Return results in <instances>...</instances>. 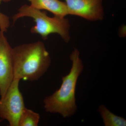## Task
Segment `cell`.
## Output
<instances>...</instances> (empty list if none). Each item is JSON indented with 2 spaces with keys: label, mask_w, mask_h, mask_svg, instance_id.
Instances as JSON below:
<instances>
[{
  "label": "cell",
  "mask_w": 126,
  "mask_h": 126,
  "mask_svg": "<svg viewBox=\"0 0 126 126\" xmlns=\"http://www.w3.org/2000/svg\"><path fill=\"white\" fill-rule=\"evenodd\" d=\"M40 119L39 114L25 108L21 115L19 126H37Z\"/></svg>",
  "instance_id": "9c48e42d"
},
{
  "label": "cell",
  "mask_w": 126,
  "mask_h": 126,
  "mask_svg": "<svg viewBox=\"0 0 126 126\" xmlns=\"http://www.w3.org/2000/svg\"><path fill=\"white\" fill-rule=\"evenodd\" d=\"M25 17L33 19L35 25L31 27V32L39 35L44 40H47L49 35L53 33L59 35L65 43L70 40V23L65 17L56 16L50 17L46 12L35 9L30 5L25 4L12 16L13 24L20 18Z\"/></svg>",
  "instance_id": "3957f363"
},
{
  "label": "cell",
  "mask_w": 126,
  "mask_h": 126,
  "mask_svg": "<svg viewBox=\"0 0 126 126\" xmlns=\"http://www.w3.org/2000/svg\"><path fill=\"white\" fill-rule=\"evenodd\" d=\"M30 5L41 10L47 11L54 16L65 17L69 15L67 6L65 2L59 0H28Z\"/></svg>",
  "instance_id": "52a82bcc"
},
{
  "label": "cell",
  "mask_w": 126,
  "mask_h": 126,
  "mask_svg": "<svg viewBox=\"0 0 126 126\" xmlns=\"http://www.w3.org/2000/svg\"><path fill=\"white\" fill-rule=\"evenodd\" d=\"M14 79L34 81L45 74L51 63L49 53L41 41L12 48Z\"/></svg>",
  "instance_id": "6da1fadb"
},
{
  "label": "cell",
  "mask_w": 126,
  "mask_h": 126,
  "mask_svg": "<svg viewBox=\"0 0 126 126\" xmlns=\"http://www.w3.org/2000/svg\"><path fill=\"white\" fill-rule=\"evenodd\" d=\"M11 0H0V3L2 2H8Z\"/></svg>",
  "instance_id": "8fae6325"
},
{
  "label": "cell",
  "mask_w": 126,
  "mask_h": 126,
  "mask_svg": "<svg viewBox=\"0 0 126 126\" xmlns=\"http://www.w3.org/2000/svg\"><path fill=\"white\" fill-rule=\"evenodd\" d=\"M10 26V18L8 16L0 12V31L4 33L7 32Z\"/></svg>",
  "instance_id": "30bf717a"
},
{
  "label": "cell",
  "mask_w": 126,
  "mask_h": 126,
  "mask_svg": "<svg viewBox=\"0 0 126 126\" xmlns=\"http://www.w3.org/2000/svg\"><path fill=\"white\" fill-rule=\"evenodd\" d=\"M14 79L12 48L0 31V96H4Z\"/></svg>",
  "instance_id": "5b68a950"
},
{
  "label": "cell",
  "mask_w": 126,
  "mask_h": 126,
  "mask_svg": "<svg viewBox=\"0 0 126 126\" xmlns=\"http://www.w3.org/2000/svg\"><path fill=\"white\" fill-rule=\"evenodd\" d=\"M98 111L105 126H126V120L125 118L111 112L104 105H100Z\"/></svg>",
  "instance_id": "ba28073f"
},
{
  "label": "cell",
  "mask_w": 126,
  "mask_h": 126,
  "mask_svg": "<svg viewBox=\"0 0 126 126\" xmlns=\"http://www.w3.org/2000/svg\"><path fill=\"white\" fill-rule=\"evenodd\" d=\"M72 65L70 72L62 78L61 87L52 95L44 99V107L47 112L58 113L64 118L74 115L77 110L75 90L78 79L83 69L79 52L75 48L70 55Z\"/></svg>",
  "instance_id": "7a4b0ae2"
},
{
  "label": "cell",
  "mask_w": 126,
  "mask_h": 126,
  "mask_svg": "<svg viewBox=\"0 0 126 126\" xmlns=\"http://www.w3.org/2000/svg\"><path fill=\"white\" fill-rule=\"evenodd\" d=\"M69 15L78 16L91 21L103 19L102 0H64Z\"/></svg>",
  "instance_id": "8992f818"
},
{
  "label": "cell",
  "mask_w": 126,
  "mask_h": 126,
  "mask_svg": "<svg viewBox=\"0 0 126 126\" xmlns=\"http://www.w3.org/2000/svg\"><path fill=\"white\" fill-rule=\"evenodd\" d=\"M20 81L14 79L4 96L0 99V117L7 120L11 126H19L21 115L25 108L19 89Z\"/></svg>",
  "instance_id": "277c9868"
}]
</instances>
